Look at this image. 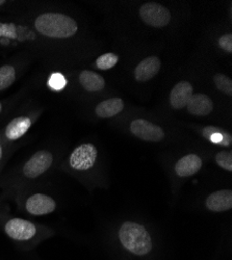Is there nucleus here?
Returning a JSON list of instances; mask_svg holds the SVG:
<instances>
[{
    "label": "nucleus",
    "instance_id": "obj_1",
    "mask_svg": "<svg viewBox=\"0 0 232 260\" xmlns=\"http://www.w3.org/2000/svg\"><path fill=\"white\" fill-rule=\"evenodd\" d=\"M55 161V154L52 151L39 150L0 181V187L5 189L8 196H18L19 193L25 191L30 183L48 174L53 169Z\"/></svg>",
    "mask_w": 232,
    "mask_h": 260
},
{
    "label": "nucleus",
    "instance_id": "obj_2",
    "mask_svg": "<svg viewBox=\"0 0 232 260\" xmlns=\"http://www.w3.org/2000/svg\"><path fill=\"white\" fill-rule=\"evenodd\" d=\"M0 228L14 244L24 249L35 248L54 234V231L46 226L3 211H0Z\"/></svg>",
    "mask_w": 232,
    "mask_h": 260
},
{
    "label": "nucleus",
    "instance_id": "obj_3",
    "mask_svg": "<svg viewBox=\"0 0 232 260\" xmlns=\"http://www.w3.org/2000/svg\"><path fill=\"white\" fill-rule=\"evenodd\" d=\"M117 240L120 249L126 256L144 260L153 254L154 243L149 230L144 225L126 221L118 229Z\"/></svg>",
    "mask_w": 232,
    "mask_h": 260
},
{
    "label": "nucleus",
    "instance_id": "obj_4",
    "mask_svg": "<svg viewBox=\"0 0 232 260\" xmlns=\"http://www.w3.org/2000/svg\"><path fill=\"white\" fill-rule=\"evenodd\" d=\"M32 27L40 36L51 40H68L78 31L76 20L59 12L39 14L32 20Z\"/></svg>",
    "mask_w": 232,
    "mask_h": 260
},
{
    "label": "nucleus",
    "instance_id": "obj_5",
    "mask_svg": "<svg viewBox=\"0 0 232 260\" xmlns=\"http://www.w3.org/2000/svg\"><path fill=\"white\" fill-rule=\"evenodd\" d=\"M99 152L92 143H84L72 150L64 162V168L73 175H82L96 166Z\"/></svg>",
    "mask_w": 232,
    "mask_h": 260
},
{
    "label": "nucleus",
    "instance_id": "obj_6",
    "mask_svg": "<svg viewBox=\"0 0 232 260\" xmlns=\"http://www.w3.org/2000/svg\"><path fill=\"white\" fill-rule=\"evenodd\" d=\"M20 207L23 212L32 216H43L54 212L57 208L55 199L44 192H29L25 191L19 193ZM17 196V197H18Z\"/></svg>",
    "mask_w": 232,
    "mask_h": 260
},
{
    "label": "nucleus",
    "instance_id": "obj_7",
    "mask_svg": "<svg viewBox=\"0 0 232 260\" xmlns=\"http://www.w3.org/2000/svg\"><path fill=\"white\" fill-rule=\"evenodd\" d=\"M36 119V114L22 115L14 118L7 124V126L2 130V132H0V138H2L8 145H11L19 141L28 133V130L31 128Z\"/></svg>",
    "mask_w": 232,
    "mask_h": 260
},
{
    "label": "nucleus",
    "instance_id": "obj_8",
    "mask_svg": "<svg viewBox=\"0 0 232 260\" xmlns=\"http://www.w3.org/2000/svg\"><path fill=\"white\" fill-rule=\"evenodd\" d=\"M140 17L147 25L155 28L167 26L171 20V13L165 7L156 3H147L140 8Z\"/></svg>",
    "mask_w": 232,
    "mask_h": 260
},
{
    "label": "nucleus",
    "instance_id": "obj_9",
    "mask_svg": "<svg viewBox=\"0 0 232 260\" xmlns=\"http://www.w3.org/2000/svg\"><path fill=\"white\" fill-rule=\"evenodd\" d=\"M130 132L135 137L146 142H160L165 137V134L161 127L156 126L153 123L144 119L135 120L130 124Z\"/></svg>",
    "mask_w": 232,
    "mask_h": 260
},
{
    "label": "nucleus",
    "instance_id": "obj_10",
    "mask_svg": "<svg viewBox=\"0 0 232 260\" xmlns=\"http://www.w3.org/2000/svg\"><path fill=\"white\" fill-rule=\"evenodd\" d=\"M203 165L202 158L195 153L184 155L178 159L174 166V172L179 178L192 177L201 170Z\"/></svg>",
    "mask_w": 232,
    "mask_h": 260
},
{
    "label": "nucleus",
    "instance_id": "obj_11",
    "mask_svg": "<svg viewBox=\"0 0 232 260\" xmlns=\"http://www.w3.org/2000/svg\"><path fill=\"white\" fill-rule=\"evenodd\" d=\"M205 206L209 211L224 212L232 208V190L221 189L208 194Z\"/></svg>",
    "mask_w": 232,
    "mask_h": 260
},
{
    "label": "nucleus",
    "instance_id": "obj_12",
    "mask_svg": "<svg viewBox=\"0 0 232 260\" xmlns=\"http://www.w3.org/2000/svg\"><path fill=\"white\" fill-rule=\"evenodd\" d=\"M161 61L157 56H149L138 63L135 69V79L140 82L148 81L160 70Z\"/></svg>",
    "mask_w": 232,
    "mask_h": 260
},
{
    "label": "nucleus",
    "instance_id": "obj_13",
    "mask_svg": "<svg viewBox=\"0 0 232 260\" xmlns=\"http://www.w3.org/2000/svg\"><path fill=\"white\" fill-rule=\"evenodd\" d=\"M193 85L188 81L182 80L174 85L170 93V104L174 110H181L188 103L193 96Z\"/></svg>",
    "mask_w": 232,
    "mask_h": 260
},
{
    "label": "nucleus",
    "instance_id": "obj_14",
    "mask_svg": "<svg viewBox=\"0 0 232 260\" xmlns=\"http://www.w3.org/2000/svg\"><path fill=\"white\" fill-rule=\"evenodd\" d=\"M189 114L195 116H207L214 110V103L207 95L197 94L193 95L186 104Z\"/></svg>",
    "mask_w": 232,
    "mask_h": 260
},
{
    "label": "nucleus",
    "instance_id": "obj_15",
    "mask_svg": "<svg viewBox=\"0 0 232 260\" xmlns=\"http://www.w3.org/2000/svg\"><path fill=\"white\" fill-rule=\"evenodd\" d=\"M124 101L121 98L114 97L101 101L96 106V115L100 118H112L124 110Z\"/></svg>",
    "mask_w": 232,
    "mask_h": 260
},
{
    "label": "nucleus",
    "instance_id": "obj_16",
    "mask_svg": "<svg viewBox=\"0 0 232 260\" xmlns=\"http://www.w3.org/2000/svg\"><path fill=\"white\" fill-rule=\"evenodd\" d=\"M78 81L84 90L92 93L101 91L105 85L104 78L91 70L81 71L78 76Z\"/></svg>",
    "mask_w": 232,
    "mask_h": 260
},
{
    "label": "nucleus",
    "instance_id": "obj_17",
    "mask_svg": "<svg viewBox=\"0 0 232 260\" xmlns=\"http://www.w3.org/2000/svg\"><path fill=\"white\" fill-rule=\"evenodd\" d=\"M18 69L13 63H5L0 66V92H4L16 81Z\"/></svg>",
    "mask_w": 232,
    "mask_h": 260
},
{
    "label": "nucleus",
    "instance_id": "obj_18",
    "mask_svg": "<svg viewBox=\"0 0 232 260\" xmlns=\"http://www.w3.org/2000/svg\"><path fill=\"white\" fill-rule=\"evenodd\" d=\"M202 135L204 138L215 144H219L221 146L231 145V137L229 135L221 133L220 130L215 127H206L205 129H203Z\"/></svg>",
    "mask_w": 232,
    "mask_h": 260
},
{
    "label": "nucleus",
    "instance_id": "obj_19",
    "mask_svg": "<svg viewBox=\"0 0 232 260\" xmlns=\"http://www.w3.org/2000/svg\"><path fill=\"white\" fill-rule=\"evenodd\" d=\"M214 82L217 86V89L220 90L223 94L227 96L232 95V81L231 78L225 74L219 73L214 76Z\"/></svg>",
    "mask_w": 232,
    "mask_h": 260
},
{
    "label": "nucleus",
    "instance_id": "obj_20",
    "mask_svg": "<svg viewBox=\"0 0 232 260\" xmlns=\"http://www.w3.org/2000/svg\"><path fill=\"white\" fill-rule=\"evenodd\" d=\"M118 60H119L118 55H116L115 53L109 52V53H104L101 56H99L96 61V64H97V67L101 70H109L116 66Z\"/></svg>",
    "mask_w": 232,
    "mask_h": 260
},
{
    "label": "nucleus",
    "instance_id": "obj_21",
    "mask_svg": "<svg viewBox=\"0 0 232 260\" xmlns=\"http://www.w3.org/2000/svg\"><path fill=\"white\" fill-rule=\"evenodd\" d=\"M216 162L223 170L228 172L232 171V153L230 151H221V152L216 154Z\"/></svg>",
    "mask_w": 232,
    "mask_h": 260
},
{
    "label": "nucleus",
    "instance_id": "obj_22",
    "mask_svg": "<svg viewBox=\"0 0 232 260\" xmlns=\"http://www.w3.org/2000/svg\"><path fill=\"white\" fill-rule=\"evenodd\" d=\"M10 155V145H8L2 138H0V173L7 162V159Z\"/></svg>",
    "mask_w": 232,
    "mask_h": 260
},
{
    "label": "nucleus",
    "instance_id": "obj_23",
    "mask_svg": "<svg viewBox=\"0 0 232 260\" xmlns=\"http://www.w3.org/2000/svg\"><path fill=\"white\" fill-rule=\"evenodd\" d=\"M219 45L224 51L231 53L232 52V35L231 34L223 35L219 40Z\"/></svg>",
    "mask_w": 232,
    "mask_h": 260
},
{
    "label": "nucleus",
    "instance_id": "obj_24",
    "mask_svg": "<svg viewBox=\"0 0 232 260\" xmlns=\"http://www.w3.org/2000/svg\"><path fill=\"white\" fill-rule=\"evenodd\" d=\"M65 83H66L65 78L62 77L60 74H54V75H52V77L50 79V85L53 89H56V90L64 88Z\"/></svg>",
    "mask_w": 232,
    "mask_h": 260
},
{
    "label": "nucleus",
    "instance_id": "obj_25",
    "mask_svg": "<svg viewBox=\"0 0 232 260\" xmlns=\"http://www.w3.org/2000/svg\"><path fill=\"white\" fill-rule=\"evenodd\" d=\"M4 107H5V105H4V102L0 100V116H2V114H3V112H4Z\"/></svg>",
    "mask_w": 232,
    "mask_h": 260
}]
</instances>
